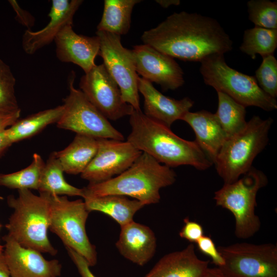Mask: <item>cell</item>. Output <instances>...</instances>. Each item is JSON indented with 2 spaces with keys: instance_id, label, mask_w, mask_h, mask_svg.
<instances>
[{
  "instance_id": "obj_1",
  "label": "cell",
  "mask_w": 277,
  "mask_h": 277,
  "mask_svg": "<svg viewBox=\"0 0 277 277\" xmlns=\"http://www.w3.org/2000/svg\"><path fill=\"white\" fill-rule=\"evenodd\" d=\"M144 44L173 58L201 62L207 56L224 54L232 41L218 21L196 13H173L141 36Z\"/></svg>"
},
{
  "instance_id": "obj_2",
  "label": "cell",
  "mask_w": 277,
  "mask_h": 277,
  "mask_svg": "<svg viewBox=\"0 0 277 277\" xmlns=\"http://www.w3.org/2000/svg\"><path fill=\"white\" fill-rule=\"evenodd\" d=\"M131 131L127 141L170 168L190 165L205 170L213 164L195 141H187L141 110L129 115Z\"/></svg>"
},
{
  "instance_id": "obj_3",
  "label": "cell",
  "mask_w": 277,
  "mask_h": 277,
  "mask_svg": "<svg viewBox=\"0 0 277 277\" xmlns=\"http://www.w3.org/2000/svg\"><path fill=\"white\" fill-rule=\"evenodd\" d=\"M176 173L146 153L142 152L127 170L105 182L83 188L84 199L107 195L128 196L145 205L157 203L160 189L172 185Z\"/></svg>"
},
{
  "instance_id": "obj_4",
  "label": "cell",
  "mask_w": 277,
  "mask_h": 277,
  "mask_svg": "<svg viewBox=\"0 0 277 277\" xmlns=\"http://www.w3.org/2000/svg\"><path fill=\"white\" fill-rule=\"evenodd\" d=\"M18 196L9 195L8 205L13 211L5 227L8 235L21 245L41 253L54 255L57 250L48 238L50 205L47 194L18 190Z\"/></svg>"
},
{
  "instance_id": "obj_5",
  "label": "cell",
  "mask_w": 277,
  "mask_h": 277,
  "mask_svg": "<svg viewBox=\"0 0 277 277\" xmlns=\"http://www.w3.org/2000/svg\"><path fill=\"white\" fill-rule=\"evenodd\" d=\"M273 122L271 117L263 120L254 115L242 130L227 138L214 163L224 184L236 181L252 167L254 160L268 144Z\"/></svg>"
},
{
  "instance_id": "obj_6",
  "label": "cell",
  "mask_w": 277,
  "mask_h": 277,
  "mask_svg": "<svg viewBox=\"0 0 277 277\" xmlns=\"http://www.w3.org/2000/svg\"><path fill=\"white\" fill-rule=\"evenodd\" d=\"M267 183L264 173L252 167L242 178L230 184H224L214 192L216 205L233 215L234 233L238 238H250L260 230L261 221L255 212L256 198L259 190Z\"/></svg>"
},
{
  "instance_id": "obj_7",
  "label": "cell",
  "mask_w": 277,
  "mask_h": 277,
  "mask_svg": "<svg viewBox=\"0 0 277 277\" xmlns=\"http://www.w3.org/2000/svg\"><path fill=\"white\" fill-rule=\"evenodd\" d=\"M200 71L207 85L227 94L245 107L255 106L265 111L277 109L275 98L265 93L254 76L229 67L224 54L209 55L201 62Z\"/></svg>"
},
{
  "instance_id": "obj_8",
  "label": "cell",
  "mask_w": 277,
  "mask_h": 277,
  "mask_svg": "<svg viewBox=\"0 0 277 277\" xmlns=\"http://www.w3.org/2000/svg\"><path fill=\"white\" fill-rule=\"evenodd\" d=\"M47 194L49 205V229L61 240L66 248L74 250L89 266L97 263V253L87 234L86 223L90 212L84 201H70L66 196Z\"/></svg>"
},
{
  "instance_id": "obj_9",
  "label": "cell",
  "mask_w": 277,
  "mask_h": 277,
  "mask_svg": "<svg viewBox=\"0 0 277 277\" xmlns=\"http://www.w3.org/2000/svg\"><path fill=\"white\" fill-rule=\"evenodd\" d=\"M75 74L69 79V94L63 100L64 110L57 122L61 129L95 138L124 141L123 134L87 98L80 90L74 87Z\"/></svg>"
},
{
  "instance_id": "obj_10",
  "label": "cell",
  "mask_w": 277,
  "mask_h": 277,
  "mask_svg": "<svg viewBox=\"0 0 277 277\" xmlns=\"http://www.w3.org/2000/svg\"><path fill=\"white\" fill-rule=\"evenodd\" d=\"M217 248L224 260L219 268L229 277H277L275 244L239 243Z\"/></svg>"
},
{
  "instance_id": "obj_11",
  "label": "cell",
  "mask_w": 277,
  "mask_h": 277,
  "mask_svg": "<svg viewBox=\"0 0 277 277\" xmlns=\"http://www.w3.org/2000/svg\"><path fill=\"white\" fill-rule=\"evenodd\" d=\"M100 41L98 55L105 67L118 85L123 101L134 110H141L137 87L138 76L130 50L122 45L121 36L105 31H96Z\"/></svg>"
},
{
  "instance_id": "obj_12",
  "label": "cell",
  "mask_w": 277,
  "mask_h": 277,
  "mask_svg": "<svg viewBox=\"0 0 277 277\" xmlns=\"http://www.w3.org/2000/svg\"><path fill=\"white\" fill-rule=\"evenodd\" d=\"M80 90L107 119L116 121L130 115L134 110L125 102L121 90L103 64L95 65L80 80Z\"/></svg>"
},
{
  "instance_id": "obj_13",
  "label": "cell",
  "mask_w": 277,
  "mask_h": 277,
  "mask_svg": "<svg viewBox=\"0 0 277 277\" xmlns=\"http://www.w3.org/2000/svg\"><path fill=\"white\" fill-rule=\"evenodd\" d=\"M95 155L81 174L89 183L106 181L123 173L137 159L142 152L128 141L96 138Z\"/></svg>"
},
{
  "instance_id": "obj_14",
  "label": "cell",
  "mask_w": 277,
  "mask_h": 277,
  "mask_svg": "<svg viewBox=\"0 0 277 277\" xmlns=\"http://www.w3.org/2000/svg\"><path fill=\"white\" fill-rule=\"evenodd\" d=\"M131 52L136 73L142 78L160 85L164 91L184 85V72L174 58L144 44L135 46Z\"/></svg>"
},
{
  "instance_id": "obj_15",
  "label": "cell",
  "mask_w": 277,
  "mask_h": 277,
  "mask_svg": "<svg viewBox=\"0 0 277 277\" xmlns=\"http://www.w3.org/2000/svg\"><path fill=\"white\" fill-rule=\"evenodd\" d=\"M4 255L10 277H58L62 265L56 260H47L37 250L25 247L8 234Z\"/></svg>"
},
{
  "instance_id": "obj_16",
  "label": "cell",
  "mask_w": 277,
  "mask_h": 277,
  "mask_svg": "<svg viewBox=\"0 0 277 277\" xmlns=\"http://www.w3.org/2000/svg\"><path fill=\"white\" fill-rule=\"evenodd\" d=\"M56 55L58 59L72 63L81 67L85 73L95 65V57L98 55L100 41L98 37L88 36L75 33L72 25L65 26L54 39Z\"/></svg>"
},
{
  "instance_id": "obj_17",
  "label": "cell",
  "mask_w": 277,
  "mask_h": 277,
  "mask_svg": "<svg viewBox=\"0 0 277 277\" xmlns=\"http://www.w3.org/2000/svg\"><path fill=\"white\" fill-rule=\"evenodd\" d=\"M83 2L82 0L52 1L48 24L38 31L26 30L24 32L22 37L24 51L31 55L54 41L65 26L73 25V16Z\"/></svg>"
},
{
  "instance_id": "obj_18",
  "label": "cell",
  "mask_w": 277,
  "mask_h": 277,
  "mask_svg": "<svg viewBox=\"0 0 277 277\" xmlns=\"http://www.w3.org/2000/svg\"><path fill=\"white\" fill-rule=\"evenodd\" d=\"M138 92L144 98V114L150 118L170 128L193 106L194 102L188 97L181 100L167 96L156 90L148 81L138 76Z\"/></svg>"
},
{
  "instance_id": "obj_19",
  "label": "cell",
  "mask_w": 277,
  "mask_h": 277,
  "mask_svg": "<svg viewBox=\"0 0 277 277\" xmlns=\"http://www.w3.org/2000/svg\"><path fill=\"white\" fill-rule=\"evenodd\" d=\"M115 246L125 258L139 266L147 264L154 256L156 239L147 226L132 222L121 227Z\"/></svg>"
},
{
  "instance_id": "obj_20",
  "label": "cell",
  "mask_w": 277,
  "mask_h": 277,
  "mask_svg": "<svg viewBox=\"0 0 277 277\" xmlns=\"http://www.w3.org/2000/svg\"><path fill=\"white\" fill-rule=\"evenodd\" d=\"M209 263L199 258L190 243L181 250L163 256L145 277H202Z\"/></svg>"
},
{
  "instance_id": "obj_21",
  "label": "cell",
  "mask_w": 277,
  "mask_h": 277,
  "mask_svg": "<svg viewBox=\"0 0 277 277\" xmlns=\"http://www.w3.org/2000/svg\"><path fill=\"white\" fill-rule=\"evenodd\" d=\"M181 120L192 128L195 134L196 143L214 164L227 138L215 114L204 110L188 111Z\"/></svg>"
},
{
  "instance_id": "obj_22",
  "label": "cell",
  "mask_w": 277,
  "mask_h": 277,
  "mask_svg": "<svg viewBox=\"0 0 277 277\" xmlns=\"http://www.w3.org/2000/svg\"><path fill=\"white\" fill-rule=\"evenodd\" d=\"M97 139L76 134L72 142L64 149L54 152L64 172L81 174L96 154Z\"/></svg>"
},
{
  "instance_id": "obj_23",
  "label": "cell",
  "mask_w": 277,
  "mask_h": 277,
  "mask_svg": "<svg viewBox=\"0 0 277 277\" xmlns=\"http://www.w3.org/2000/svg\"><path fill=\"white\" fill-rule=\"evenodd\" d=\"M87 210L106 214L121 227L133 221L134 214L145 206L137 200H130L120 195H107L84 199Z\"/></svg>"
},
{
  "instance_id": "obj_24",
  "label": "cell",
  "mask_w": 277,
  "mask_h": 277,
  "mask_svg": "<svg viewBox=\"0 0 277 277\" xmlns=\"http://www.w3.org/2000/svg\"><path fill=\"white\" fill-rule=\"evenodd\" d=\"M63 110V105H59L18 119L6 130L8 140L13 144L35 135L49 125L57 123Z\"/></svg>"
},
{
  "instance_id": "obj_25",
  "label": "cell",
  "mask_w": 277,
  "mask_h": 277,
  "mask_svg": "<svg viewBox=\"0 0 277 277\" xmlns=\"http://www.w3.org/2000/svg\"><path fill=\"white\" fill-rule=\"evenodd\" d=\"M140 0H105L97 31H105L119 36L126 34L131 25L133 8Z\"/></svg>"
},
{
  "instance_id": "obj_26",
  "label": "cell",
  "mask_w": 277,
  "mask_h": 277,
  "mask_svg": "<svg viewBox=\"0 0 277 277\" xmlns=\"http://www.w3.org/2000/svg\"><path fill=\"white\" fill-rule=\"evenodd\" d=\"M64 170L59 161L52 152L43 169L38 190L39 193L54 195L79 196L83 197V188L75 187L65 180Z\"/></svg>"
},
{
  "instance_id": "obj_27",
  "label": "cell",
  "mask_w": 277,
  "mask_h": 277,
  "mask_svg": "<svg viewBox=\"0 0 277 277\" xmlns=\"http://www.w3.org/2000/svg\"><path fill=\"white\" fill-rule=\"evenodd\" d=\"M217 94L218 106L215 114L228 138L246 126V107L225 93L217 91Z\"/></svg>"
},
{
  "instance_id": "obj_28",
  "label": "cell",
  "mask_w": 277,
  "mask_h": 277,
  "mask_svg": "<svg viewBox=\"0 0 277 277\" xmlns=\"http://www.w3.org/2000/svg\"><path fill=\"white\" fill-rule=\"evenodd\" d=\"M277 47V29L255 26L244 31L241 51L255 60L257 54L262 57L274 54Z\"/></svg>"
},
{
  "instance_id": "obj_29",
  "label": "cell",
  "mask_w": 277,
  "mask_h": 277,
  "mask_svg": "<svg viewBox=\"0 0 277 277\" xmlns=\"http://www.w3.org/2000/svg\"><path fill=\"white\" fill-rule=\"evenodd\" d=\"M45 163L35 153L31 164L25 168L10 173H0V186L11 189L38 190Z\"/></svg>"
},
{
  "instance_id": "obj_30",
  "label": "cell",
  "mask_w": 277,
  "mask_h": 277,
  "mask_svg": "<svg viewBox=\"0 0 277 277\" xmlns=\"http://www.w3.org/2000/svg\"><path fill=\"white\" fill-rule=\"evenodd\" d=\"M16 80L10 67L0 58V113L21 111L15 95Z\"/></svg>"
},
{
  "instance_id": "obj_31",
  "label": "cell",
  "mask_w": 277,
  "mask_h": 277,
  "mask_svg": "<svg viewBox=\"0 0 277 277\" xmlns=\"http://www.w3.org/2000/svg\"><path fill=\"white\" fill-rule=\"evenodd\" d=\"M249 19L255 26L277 29V2L250 0L247 3Z\"/></svg>"
},
{
  "instance_id": "obj_32",
  "label": "cell",
  "mask_w": 277,
  "mask_h": 277,
  "mask_svg": "<svg viewBox=\"0 0 277 277\" xmlns=\"http://www.w3.org/2000/svg\"><path fill=\"white\" fill-rule=\"evenodd\" d=\"M263 58L255 78L262 90L270 97L277 96V60L274 55Z\"/></svg>"
},
{
  "instance_id": "obj_33",
  "label": "cell",
  "mask_w": 277,
  "mask_h": 277,
  "mask_svg": "<svg viewBox=\"0 0 277 277\" xmlns=\"http://www.w3.org/2000/svg\"><path fill=\"white\" fill-rule=\"evenodd\" d=\"M198 250L209 256L217 267L223 265L224 260L212 239L209 236L203 235L196 243Z\"/></svg>"
},
{
  "instance_id": "obj_34",
  "label": "cell",
  "mask_w": 277,
  "mask_h": 277,
  "mask_svg": "<svg viewBox=\"0 0 277 277\" xmlns=\"http://www.w3.org/2000/svg\"><path fill=\"white\" fill-rule=\"evenodd\" d=\"M184 224L179 232L181 238L191 243H196L204 235L202 226L197 222L190 221L188 218L184 220Z\"/></svg>"
},
{
  "instance_id": "obj_35",
  "label": "cell",
  "mask_w": 277,
  "mask_h": 277,
  "mask_svg": "<svg viewBox=\"0 0 277 277\" xmlns=\"http://www.w3.org/2000/svg\"><path fill=\"white\" fill-rule=\"evenodd\" d=\"M66 249L81 277H96L91 271L89 264L83 256L70 248Z\"/></svg>"
},
{
  "instance_id": "obj_36",
  "label": "cell",
  "mask_w": 277,
  "mask_h": 277,
  "mask_svg": "<svg viewBox=\"0 0 277 277\" xmlns=\"http://www.w3.org/2000/svg\"><path fill=\"white\" fill-rule=\"evenodd\" d=\"M9 3L16 14V19L22 25L27 27V30H30L34 24L35 19L33 16L28 11L22 9L16 1L10 0Z\"/></svg>"
},
{
  "instance_id": "obj_37",
  "label": "cell",
  "mask_w": 277,
  "mask_h": 277,
  "mask_svg": "<svg viewBox=\"0 0 277 277\" xmlns=\"http://www.w3.org/2000/svg\"><path fill=\"white\" fill-rule=\"evenodd\" d=\"M21 111L12 113H0V131L12 125L19 117Z\"/></svg>"
},
{
  "instance_id": "obj_38",
  "label": "cell",
  "mask_w": 277,
  "mask_h": 277,
  "mask_svg": "<svg viewBox=\"0 0 277 277\" xmlns=\"http://www.w3.org/2000/svg\"><path fill=\"white\" fill-rule=\"evenodd\" d=\"M6 130L0 131V156L12 144L7 136Z\"/></svg>"
},
{
  "instance_id": "obj_39",
  "label": "cell",
  "mask_w": 277,
  "mask_h": 277,
  "mask_svg": "<svg viewBox=\"0 0 277 277\" xmlns=\"http://www.w3.org/2000/svg\"><path fill=\"white\" fill-rule=\"evenodd\" d=\"M202 277H229L217 267L214 268L209 267L206 273Z\"/></svg>"
},
{
  "instance_id": "obj_40",
  "label": "cell",
  "mask_w": 277,
  "mask_h": 277,
  "mask_svg": "<svg viewBox=\"0 0 277 277\" xmlns=\"http://www.w3.org/2000/svg\"><path fill=\"white\" fill-rule=\"evenodd\" d=\"M0 277H10L4 253L0 254Z\"/></svg>"
},
{
  "instance_id": "obj_41",
  "label": "cell",
  "mask_w": 277,
  "mask_h": 277,
  "mask_svg": "<svg viewBox=\"0 0 277 277\" xmlns=\"http://www.w3.org/2000/svg\"><path fill=\"white\" fill-rule=\"evenodd\" d=\"M155 2L163 8H168L170 6L180 5L179 0H156Z\"/></svg>"
},
{
  "instance_id": "obj_42",
  "label": "cell",
  "mask_w": 277,
  "mask_h": 277,
  "mask_svg": "<svg viewBox=\"0 0 277 277\" xmlns=\"http://www.w3.org/2000/svg\"><path fill=\"white\" fill-rule=\"evenodd\" d=\"M1 227V225L0 224V228ZM4 251V247L2 246L0 243V254H3Z\"/></svg>"
}]
</instances>
